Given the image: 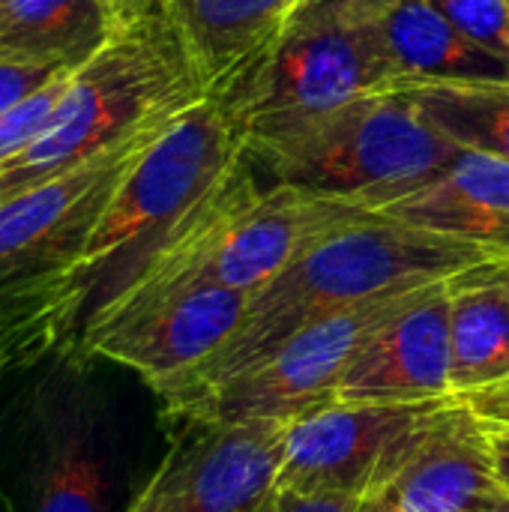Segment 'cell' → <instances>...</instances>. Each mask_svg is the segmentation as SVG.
<instances>
[{"mask_svg":"<svg viewBox=\"0 0 509 512\" xmlns=\"http://www.w3.org/2000/svg\"><path fill=\"white\" fill-rule=\"evenodd\" d=\"M492 261L504 258L486 246L375 213L312 243L252 294L237 330L210 357L147 387L159 399L162 417H174L330 312L381 294L444 282Z\"/></svg>","mask_w":509,"mask_h":512,"instance_id":"cell-1","label":"cell"},{"mask_svg":"<svg viewBox=\"0 0 509 512\" xmlns=\"http://www.w3.org/2000/svg\"><path fill=\"white\" fill-rule=\"evenodd\" d=\"M243 153L246 135L234 81H222L183 108L150 141L111 195L69 282V339L195 222Z\"/></svg>","mask_w":509,"mask_h":512,"instance_id":"cell-2","label":"cell"},{"mask_svg":"<svg viewBox=\"0 0 509 512\" xmlns=\"http://www.w3.org/2000/svg\"><path fill=\"white\" fill-rule=\"evenodd\" d=\"M168 123L138 132L0 204V339L18 366L36 363L69 342L66 291L87 240L126 171Z\"/></svg>","mask_w":509,"mask_h":512,"instance_id":"cell-3","label":"cell"},{"mask_svg":"<svg viewBox=\"0 0 509 512\" xmlns=\"http://www.w3.org/2000/svg\"><path fill=\"white\" fill-rule=\"evenodd\" d=\"M207 93L210 87L162 6L114 33L84 66L69 72L48 129L6 168L24 186H36L138 132L168 123Z\"/></svg>","mask_w":509,"mask_h":512,"instance_id":"cell-4","label":"cell"},{"mask_svg":"<svg viewBox=\"0 0 509 512\" xmlns=\"http://www.w3.org/2000/svg\"><path fill=\"white\" fill-rule=\"evenodd\" d=\"M459 150L402 90L363 96L303 132L246 147L264 183L357 201L369 210L420 189Z\"/></svg>","mask_w":509,"mask_h":512,"instance_id":"cell-5","label":"cell"},{"mask_svg":"<svg viewBox=\"0 0 509 512\" xmlns=\"http://www.w3.org/2000/svg\"><path fill=\"white\" fill-rule=\"evenodd\" d=\"M228 81L246 147L282 141L345 105L396 90L399 72L387 54L378 15H294Z\"/></svg>","mask_w":509,"mask_h":512,"instance_id":"cell-6","label":"cell"},{"mask_svg":"<svg viewBox=\"0 0 509 512\" xmlns=\"http://www.w3.org/2000/svg\"><path fill=\"white\" fill-rule=\"evenodd\" d=\"M459 408V396L318 408L288 426L279 492L369 501L423 456Z\"/></svg>","mask_w":509,"mask_h":512,"instance_id":"cell-7","label":"cell"},{"mask_svg":"<svg viewBox=\"0 0 509 512\" xmlns=\"http://www.w3.org/2000/svg\"><path fill=\"white\" fill-rule=\"evenodd\" d=\"M90 354L63 342L48 354L24 417L30 512H108L114 489V417L90 375Z\"/></svg>","mask_w":509,"mask_h":512,"instance_id":"cell-8","label":"cell"},{"mask_svg":"<svg viewBox=\"0 0 509 512\" xmlns=\"http://www.w3.org/2000/svg\"><path fill=\"white\" fill-rule=\"evenodd\" d=\"M405 288L330 312L270 351L252 369L189 402L168 423L183 420H279L294 423L339 396V384L363 342L405 309L420 291Z\"/></svg>","mask_w":509,"mask_h":512,"instance_id":"cell-9","label":"cell"},{"mask_svg":"<svg viewBox=\"0 0 509 512\" xmlns=\"http://www.w3.org/2000/svg\"><path fill=\"white\" fill-rule=\"evenodd\" d=\"M123 512H273L291 423L183 420Z\"/></svg>","mask_w":509,"mask_h":512,"instance_id":"cell-10","label":"cell"},{"mask_svg":"<svg viewBox=\"0 0 509 512\" xmlns=\"http://www.w3.org/2000/svg\"><path fill=\"white\" fill-rule=\"evenodd\" d=\"M252 291L192 285L111 306L81 324L72 342L93 360L126 366L144 384L210 357L240 324Z\"/></svg>","mask_w":509,"mask_h":512,"instance_id":"cell-11","label":"cell"},{"mask_svg":"<svg viewBox=\"0 0 509 512\" xmlns=\"http://www.w3.org/2000/svg\"><path fill=\"white\" fill-rule=\"evenodd\" d=\"M450 387V279L426 285L351 360L336 402H420Z\"/></svg>","mask_w":509,"mask_h":512,"instance_id":"cell-12","label":"cell"},{"mask_svg":"<svg viewBox=\"0 0 509 512\" xmlns=\"http://www.w3.org/2000/svg\"><path fill=\"white\" fill-rule=\"evenodd\" d=\"M375 213L486 246L509 261V162L462 147L441 174Z\"/></svg>","mask_w":509,"mask_h":512,"instance_id":"cell-13","label":"cell"},{"mask_svg":"<svg viewBox=\"0 0 509 512\" xmlns=\"http://www.w3.org/2000/svg\"><path fill=\"white\" fill-rule=\"evenodd\" d=\"M501 492L489 429L462 402L423 456L360 512H486Z\"/></svg>","mask_w":509,"mask_h":512,"instance_id":"cell-14","label":"cell"},{"mask_svg":"<svg viewBox=\"0 0 509 512\" xmlns=\"http://www.w3.org/2000/svg\"><path fill=\"white\" fill-rule=\"evenodd\" d=\"M509 381V261L450 279V387L465 399Z\"/></svg>","mask_w":509,"mask_h":512,"instance_id":"cell-15","label":"cell"},{"mask_svg":"<svg viewBox=\"0 0 509 512\" xmlns=\"http://www.w3.org/2000/svg\"><path fill=\"white\" fill-rule=\"evenodd\" d=\"M399 84L509 81V60L462 33L432 0H396L378 15Z\"/></svg>","mask_w":509,"mask_h":512,"instance_id":"cell-16","label":"cell"},{"mask_svg":"<svg viewBox=\"0 0 509 512\" xmlns=\"http://www.w3.org/2000/svg\"><path fill=\"white\" fill-rule=\"evenodd\" d=\"M300 6L303 0H165L210 90L267 48Z\"/></svg>","mask_w":509,"mask_h":512,"instance_id":"cell-17","label":"cell"},{"mask_svg":"<svg viewBox=\"0 0 509 512\" xmlns=\"http://www.w3.org/2000/svg\"><path fill=\"white\" fill-rule=\"evenodd\" d=\"M96 0H0V57L75 72L108 39Z\"/></svg>","mask_w":509,"mask_h":512,"instance_id":"cell-18","label":"cell"},{"mask_svg":"<svg viewBox=\"0 0 509 512\" xmlns=\"http://www.w3.org/2000/svg\"><path fill=\"white\" fill-rule=\"evenodd\" d=\"M396 90H402L417 111L459 147L509 162V81H423Z\"/></svg>","mask_w":509,"mask_h":512,"instance_id":"cell-19","label":"cell"},{"mask_svg":"<svg viewBox=\"0 0 509 512\" xmlns=\"http://www.w3.org/2000/svg\"><path fill=\"white\" fill-rule=\"evenodd\" d=\"M66 78L69 72L54 75L48 84H42L39 90H33L30 96H24L21 102H15L12 108L0 114V168L18 159L48 129L51 114L63 96Z\"/></svg>","mask_w":509,"mask_h":512,"instance_id":"cell-20","label":"cell"},{"mask_svg":"<svg viewBox=\"0 0 509 512\" xmlns=\"http://www.w3.org/2000/svg\"><path fill=\"white\" fill-rule=\"evenodd\" d=\"M462 33L509 60V0H432Z\"/></svg>","mask_w":509,"mask_h":512,"instance_id":"cell-21","label":"cell"},{"mask_svg":"<svg viewBox=\"0 0 509 512\" xmlns=\"http://www.w3.org/2000/svg\"><path fill=\"white\" fill-rule=\"evenodd\" d=\"M60 72H66V69L30 66V63H18V60L0 57V114L6 108H12L15 102H21L24 96H30L33 90H39L42 84H48Z\"/></svg>","mask_w":509,"mask_h":512,"instance_id":"cell-22","label":"cell"},{"mask_svg":"<svg viewBox=\"0 0 509 512\" xmlns=\"http://www.w3.org/2000/svg\"><path fill=\"white\" fill-rule=\"evenodd\" d=\"M363 501L351 495H294L282 492L273 512H360Z\"/></svg>","mask_w":509,"mask_h":512,"instance_id":"cell-23","label":"cell"},{"mask_svg":"<svg viewBox=\"0 0 509 512\" xmlns=\"http://www.w3.org/2000/svg\"><path fill=\"white\" fill-rule=\"evenodd\" d=\"M111 33H120L138 21H144L147 15L159 12L165 6V0H96Z\"/></svg>","mask_w":509,"mask_h":512,"instance_id":"cell-24","label":"cell"},{"mask_svg":"<svg viewBox=\"0 0 509 512\" xmlns=\"http://www.w3.org/2000/svg\"><path fill=\"white\" fill-rule=\"evenodd\" d=\"M480 420H489V423H509V393L501 390H480L474 396H465L462 399Z\"/></svg>","mask_w":509,"mask_h":512,"instance_id":"cell-25","label":"cell"},{"mask_svg":"<svg viewBox=\"0 0 509 512\" xmlns=\"http://www.w3.org/2000/svg\"><path fill=\"white\" fill-rule=\"evenodd\" d=\"M483 423H486V429H489L495 477H498L501 489L509 492V423H489V420H483Z\"/></svg>","mask_w":509,"mask_h":512,"instance_id":"cell-26","label":"cell"},{"mask_svg":"<svg viewBox=\"0 0 509 512\" xmlns=\"http://www.w3.org/2000/svg\"><path fill=\"white\" fill-rule=\"evenodd\" d=\"M24 189H30V186H24V180H21L15 171L0 168V204H3V201H9V198H15V195H18V192H24Z\"/></svg>","mask_w":509,"mask_h":512,"instance_id":"cell-27","label":"cell"},{"mask_svg":"<svg viewBox=\"0 0 509 512\" xmlns=\"http://www.w3.org/2000/svg\"><path fill=\"white\" fill-rule=\"evenodd\" d=\"M12 366H18V363H15V354H12V351H9V345L0 339V378H3Z\"/></svg>","mask_w":509,"mask_h":512,"instance_id":"cell-28","label":"cell"},{"mask_svg":"<svg viewBox=\"0 0 509 512\" xmlns=\"http://www.w3.org/2000/svg\"><path fill=\"white\" fill-rule=\"evenodd\" d=\"M486 512H509V492H501V495L486 507Z\"/></svg>","mask_w":509,"mask_h":512,"instance_id":"cell-29","label":"cell"},{"mask_svg":"<svg viewBox=\"0 0 509 512\" xmlns=\"http://www.w3.org/2000/svg\"><path fill=\"white\" fill-rule=\"evenodd\" d=\"M492 390H501V393H509V381H507V384H498V387H492Z\"/></svg>","mask_w":509,"mask_h":512,"instance_id":"cell-30","label":"cell"}]
</instances>
